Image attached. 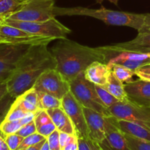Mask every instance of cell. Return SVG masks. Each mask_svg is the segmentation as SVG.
<instances>
[{
  "label": "cell",
  "instance_id": "6da1fadb",
  "mask_svg": "<svg viewBox=\"0 0 150 150\" xmlns=\"http://www.w3.org/2000/svg\"><path fill=\"white\" fill-rule=\"evenodd\" d=\"M57 61L48 49V43L33 44L6 81L7 92L16 99L33 87L44 71L57 68Z\"/></svg>",
  "mask_w": 150,
  "mask_h": 150
},
{
  "label": "cell",
  "instance_id": "7a4b0ae2",
  "mask_svg": "<svg viewBox=\"0 0 150 150\" xmlns=\"http://www.w3.org/2000/svg\"><path fill=\"white\" fill-rule=\"evenodd\" d=\"M51 52L57 61V69L69 81L94 62L106 64V54L100 47L91 48L67 38L60 39Z\"/></svg>",
  "mask_w": 150,
  "mask_h": 150
},
{
  "label": "cell",
  "instance_id": "3957f363",
  "mask_svg": "<svg viewBox=\"0 0 150 150\" xmlns=\"http://www.w3.org/2000/svg\"><path fill=\"white\" fill-rule=\"evenodd\" d=\"M55 16H88L102 21L112 26H124L139 31L143 25L145 14L127 13L109 10L102 7L100 9H90L83 7H54Z\"/></svg>",
  "mask_w": 150,
  "mask_h": 150
},
{
  "label": "cell",
  "instance_id": "277c9868",
  "mask_svg": "<svg viewBox=\"0 0 150 150\" xmlns=\"http://www.w3.org/2000/svg\"><path fill=\"white\" fill-rule=\"evenodd\" d=\"M70 92L82 106L94 110L106 117L112 116L97 94L95 84L86 80L83 72L70 81Z\"/></svg>",
  "mask_w": 150,
  "mask_h": 150
},
{
  "label": "cell",
  "instance_id": "5b68a950",
  "mask_svg": "<svg viewBox=\"0 0 150 150\" xmlns=\"http://www.w3.org/2000/svg\"><path fill=\"white\" fill-rule=\"evenodd\" d=\"M3 21L32 35L51 38L54 40L67 38V35L71 32L69 28L60 23L56 18L43 21H20L9 19H5Z\"/></svg>",
  "mask_w": 150,
  "mask_h": 150
},
{
  "label": "cell",
  "instance_id": "8992f818",
  "mask_svg": "<svg viewBox=\"0 0 150 150\" xmlns=\"http://www.w3.org/2000/svg\"><path fill=\"white\" fill-rule=\"evenodd\" d=\"M54 4L55 0H25L21 8L6 19L31 22L49 20L55 18Z\"/></svg>",
  "mask_w": 150,
  "mask_h": 150
},
{
  "label": "cell",
  "instance_id": "52a82bcc",
  "mask_svg": "<svg viewBox=\"0 0 150 150\" xmlns=\"http://www.w3.org/2000/svg\"><path fill=\"white\" fill-rule=\"evenodd\" d=\"M33 43L0 42V81H7Z\"/></svg>",
  "mask_w": 150,
  "mask_h": 150
},
{
  "label": "cell",
  "instance_id": "ba28073f",
  "mask_svg": "<svg viewBox=\"0 0 150 150\" xmlns=\"http://www.w3.org/2000/svg\"><path fill=\"white\" fill-rule=\"evenodd\" d=\"M33 87L38 92L48 94L60 100L70 91V81L57 68L44 71Z\"/></svg>",
  "mask_w": 150,
  "mask_h": 150
},
{
  "label": "cell",
  "instance_id": "9c48e42d",
  "mask_svg": "<svg viewBox=\"0 0 150 150\" xmlns=\"http://www.w3.org/2000/svg\"><path fill=\"white\" fill-rule=\"evenodd\" d=\"M111 115L118 120H126L143 125L150 129V107L127 102L119 101L108 108Z\"/></svg>",
  "mask_w": 150,
  "mask_h": 150
},
{
  "label": "cell",
  "instance_id": "30bf717a",
  "mask_svg": "<svg viewBox=\"0 0 150 150\" xmlns=\"http://www.w3.org/2000/svg\"><path fill=\"white\" fill-rule=\"evenodd\" d=\"M62 108L71 120L77 137H89V129L83 106L72 92H68L62 98Z\"/></svg>",
  "mask_w": 150,
  "mask_h": 150
},
{
  "label": "cell",
  "instance_id": "8fae6325",
  "mask_svg": "<svg viewBox=\"0 0 150 150\" xmlns=\"http://www.w3.org/2000/svg\"><path fill=\"white\" fill-rule=\"evenodd\" d=\"M103 51L106 54V64L110 69L112 68L114 64H118L135 71L139 67L150 63V53H139L135 51L113 53Z\"/></svg>",
  "mask_w": 150,
  "mask_h": 150
},
{
  "label": "cell",
  "instance_id": "7c38bea8",
  "mask_svg": "<svg viewBox=\"0 0 150 150\" xmlns=\"http://www.w3.org/2000/svg\"><path fill=\"white\" fill-rule=\"evenodd\" d=\"M54 38L32 35L19 28L0 22V41L4 42H30L33 44L49 43Z\"/></svg>",
  "mask_w": 150,
  "mask_h": 150
},
{
  "label": "cell",
  "instance_id": "4fadbf2b",
  "mask_svg": "<svg viewBox=\"0 0 150 150\" xmlns=\"http://www.w3.org/2000/svg\"><path fill=\"white\" fill-rule=\"evenodd\" d=\"M83 110L89 129V137L100 144L106 136V117L86 107H83Z\"/></svg>",
  "mask_w": 150,
  "mask_h": 150
},
{
  "label": "cell",
  "instance_id": "5bb4252c",
  "mask_svg": "<svg viewBox=\"0 0 150 150\" xmlns=\"http://www.w3.org/2000/svg\"><path fill=\"white\" fill-rule=\"evenodd\" d=\"M125 89L131 102L150 107V81L139 79L125 83Z\"/></svg>",
  "mask_w": 150,
  "mask_h": 150
},
{
  "label": "cell",
  "instance_id": "9a60e30c",
  "mask_svg": "<svg viewBox=\"0 0 150 150\" xmlns=\"http://www.w3.org/2000/svg\"><path fill=\"white\" fill-rule=\"evenodd\" d=\"M103 51L118 53L122 51H135L142 53L150 49V33H139L134 39L130 41L110 45L101 46Z\"/></svg>",
  "mask_w": 150,
  "mask_h": 150
},
{
  "label": "cell",
  "instance_id": "2e32d148",
  "mask_svg": "<svg viewBox=\"0 0 150 150\" xmlns=\"http://www.w3.org/2000/svg\"><path fill=\"white\" fill-rule=\"evenodd\" d=\"M111 69L107 64L100 61H95L89 64L84 70V76L86 80L94 84L103 86L108 81Z\"/></svg>",
  "mask_w": 150,
  "mask_h": 150
},
{
  "label": "cell",
  "instance_id": "e0dca14e",
  "mask_svg": "<svg viewBox=\"0 0 150 150\" xmlns=\"http://www.w3.org/2000/svg\"><path fill=\"white\" fill-rule=\"evenodd\" d=\"M46 111L52 120L54 124L55 125L56 128L59 131L70 135H76L74 126L70 119L62 108H54Z\"/></svg>",
  "mask_w": 150,
  "mask_h": 150
},
{
  "label": "cell",
  "instance_id": "ac0fdd59",
  "mask_svg": "<svg viewBox=\"0 0 150 150\" xmlns=\"http://www.w3.org/2000/svg\"><path fill=\"white\" fill-rule=\"evenodd\" d=\"M118 127L125 134L150 142V129L148 127L126 120H118Z\"/></svg>",
  "mask_w": 150,
  "mask_h": 150
},
{
  "label": "cell",
  "instance_id": "d6986e66",
  "mask_svg": "<svg viewBox=\"0 0 150 150\" xmlns=\"http://www.w3.org/2000/svg\"><path fill=\"white\" fill-rule=\"evenodd\" d=\"M34 122L36 126L37 133L47 138L53 133L56 128L55 125L53 122L46 110H39L35 114Z\"/></svg>",
  "mask_w": 150,
  "mask_h": 150
},
{
  "label": "cell",
  "instance_id": "ffe728a7",
  "mask_svg": "<svg viewBox=\"0 0 150 150\" xmlns=\"http://www.w3.org/2000/svg\"><path fill=\"white\" fill-rule=\"evenodd\" d=\"M103 87L105 88L120 102H127L130 100L125 89V83L116 77L112 70L108 76V81Z\"/></svg>",
  "mask_w": 150,
  "mask_h": 150
},
{
  "label": "cell",
  "instance_id": "44dd1931",
  "mask_svg": "<svg viewBox=\"0 0 150 150\" xmlns=\"http://www.w3.org/2000/svg\"><path fill=\"white\" fill-rule=\"evenodd\" d=\"M24 2L25 0H0V17L6 19L19 10Z\"/></svg>",
  "mask_w": 150,
  "mask_h": 150
},
{
  "label": "cell",
  "instance_id": "7402d4cb",
  "mask_svg": "<svg viewBox=\"0 0 150 150\" xmlns=\"http://www.w3.org/2000/svg\"><path fill=\"white\" fill-rule=\"evenodd\" d=\"M40 99V109L49 110L62 108V100L53 95L38 92Z\"/></svg>",
  "mask_w": 150,
  "mask_h": 150
},
{
  "label": "cell",
  "instance_id": "603a6c76",
  "mask_svg": "<svg viewBox=\"0 0 150 150\" xmlns=\"http://www.w3.org/2000/svg\"><path fill=\"white\" fill-rule=\"evenodd\" d=\"M113 73L116 76V77L121 81L122 83H130L133 80V77L136 76L134 70L129 69L121 64H115L112 66L111 68Z\"/></svg>",
  "mask_w": 150,
  "mask_h": 150
},
{
  "label": "cell",
  "instance_id": "cb8c5ba5",
  "mask_svg": "<svg viewBox=\"0 0 150 150\" xmlns=\"http://www.w3.org/2000/svg\"><path fill=\"white\" fill-rule=\"evenodd\" d=\"M95 87L98 95L99 96V98H100L102 102L105 104V105L108 108L119 102L118 99H117L114 95H111V93H109V92H108L105 88L103 87V86L95 84Z\"/></svg>",
  "mask_w": 150,
  "mask_h": 150
},
{
  "label": "cell",
  "instance_id": "d4e9b609",
  "mask_svg": "<svg viewBox=\"0 0 150 150\" xmlns=\"http://www.w3.org/2000/svg\"><path fill=\"white\" fill-rule=\"evenodd\" d=\"M125 136L131 150H150V142L136 139L127 134H125Z\"/></svg>",
  "mask_w": 150,
  "mask_h": 150
},
{
  "label": "cell",
  "instance_id": "484cf974",
  "mask_svg": "<svg viewBox=\"0 0 150 150\" xmlns=\"http://www.w3.org/2000/svg\"><path fill=\"white\" fill-rule=\"evenodd\" d=\"M15 100L16 99L14 98H13L10 94L7 93L0 100V126L5 120L7 113Z\"/></svg>",
  "mask_w": 150,
  "mask_h": 150
},
{
  "label": "cell",
  "instance_id": "4316f807",
  "mask_svg": "<svg viewBox=\"0 0 150 150\" xmlns=\"http://www.w3.org/2000/svg\"><path fill=\"white\" fill-rule=\"evenodd\" d=\"M21 127L22 124L20 120L4 121L0 126V131L4 136H7V135L16 133Z\"/></svg>",
  "mask_w": 150,
  "mask_h": 150
},
{
  "label": "cell",
  "instance_id": "83f0119b",
  "mask_svg": "<svg viewBox=\"0 0 150 150\" xmlns=\"http://www.w3.org/2000/svg\"><path fill=\"white\" fill-rule=\"evenodd\" d=\"M78 150H102L100 146L89 137H78Z\"/></svg>",
  "mask_w": 150,
  "mask_h": 150
},
{
  "label": "cell",
  "instance_id": "f1b7e54d",
  "mask_svg": "<svg viewBox=\"0 0 150 150\" xmlns=\"http://www.w3.org/2000/svg\"><path fill=\"white\" fill-rule=\"evenodd\" d=\"M15 101V100H14ZM29 113L26 112V111H23V109L18 106L17 105L14 103L12 104L11 107H10V110H9L8 113L7 114L4 121H14V120H20L23 119V117L28 115Z\"/></svg>",
  "mask_w": 150,
  "mask_h": 150
},
{
  "label": "cell",
  "instance_id": "f546056e",
  "mask_svg": "<svg viewBox=\"0 0 150 150\" xmlns=\"http://www.w3.org/2000/svg\"><path fill=\"white\" fill-rule=\"evenodd\" d=\"M45 139H46V138L42 136V135L39 134L38 133H35L34 134H32L30 136L23 138V141H22V142L21 143L20 146H18L17 150H22L23 149H26V148L29 147L31 146H33V145L45 140Z\"/></svg>",
  "mask_w": 150,
  "mask_h": 150
},
{
  "label": "cell",
  "instance_id": "4dcf8cb0",
  "mask_svg": "<svg viewBox=\"0 0 150 150\" xmlns=\"http://www.w3.org/2000/svg\"><path fill=\"white\" fill-rule=\"evenodd\" d=\"M14 103L16 105H17L18 106L20 107L21 109H23V111H26V112L29 113H35L38 112L40 109L39 107H38L37 105H34L32 103H30L29 101L26 100V99H24L23 98H22L21 96L18 97L17 98H16L14 101Z\"/></svg>",
  "mask_w": 150,
  "mask_h": 150
},
{
  "label": "cell",
  "instance_id": "1f68e13d",
  "mask_svg": "<svg viewBox=\"0 0 150 150\" xmlns=\"http://www.w3.org/2000/svg\"><path fill=\"white\" fill-rule=\"evenodd\" d=\"M4 139H5L6 143L10 150H17L23 141V137L16 134V133H13V134L7 135L4 136Z\"/></svg>",
  "mask_w": 150,
  "mask_h": 150
},
{
  "label": "cell",
  "instance_id": "d6a6232c",
  "mask_svg": "<svg viewBox=\"0 0 150 150\" xmlns=\"http://www.w3.org/2000/svg\"><path fill=\"white\" fill-rule=\"evenodd\" d=\"M59 133L60 132L57 129L46 138L50 150H61Z\"/></svg>",
  "mask_w": 150,
  "mask_h": 150
},
{
  "label": "cell",
  "instance_id": "836d02e7",
  "mask_svg": "<svg viewBox=\"0 0 150 150\" xmlns=\"http://www.w3.org/2000/svg\"><path fill=\"white\" fill-rule=\"evenodd\" d=\"M35 133H37V129L36 126H35V123L33 120V121L30 122L28 123V124L24 125L22 126V127L19 129L18 131L16 133V134L25 138L26 137V136H29Z\"/></svg>",
  "mask_w": 150,
  "mask_h": 150
},
{
  "label": "cell",
  "instance_id": "e575fe53",
  "mask_svg": "<svg viewBox=\"0 0 150 150\" xmlns=\"http://www.w3.org/2000/svg\"><path fill=\"white\" fill-rule=\"evenodd\" d=\"M138 32L139 33H150V13L145 14L143 25Z\"/></svg>",
  "mask_w": 150,
  "mask_h": 150
},
{
  "label": "cell",
  "instance_id": "d590c367",
  "mask_svg": "<svg viewBox=\"0 0 150 150\" xmlns=\"http://www.w3.org/2000/svg\"><path fill=\"white\" fill-rule=\"evenodd\" d=\"M61 150H78V137L76 136L70 143L64 146Z\"/></svg>",
  "mask_w": 150,
  "mask_h": 150
},
{
  "label": "cell",
  "instance_id": "8d00e7d4",
  "mask_svg": "<svg viewBox=\"0 0 150 150\" xmlns=\"http://www.w3.org/2000/svg\"><path fill=\"white\" fill-rule=\"evenodd\" d=\"M8 93L7 87V82L6 81H0V100Z\"/></svg>",
  "mask_w": 150,
  "mask_h": 150
},
{
  "label": "cell",
  "instance_id": "74e56055",
  "mask_svg": "<svg viewBox=\"0 0 150 150\" xmlns=\"http://www.w3.org/2000/svg\"><path fill=\"white\" fill-rule=\"evenodd\" d=\"M4 135L0 131V150H10L4 139Z\"/></svg>",
  "mask_w": 150,
  "mask_h": 150
},
{
  "label": "cell",
  "instance_id": "f35d334b",
  "mask_svg": "<svg viewBox=\"0 0 150 150\" xmlns=\"http://www.w3.org/2000/svg\"><path fill=\"white\" fill-rule=\"evenodd\" d=\"M45 141H46V139H45V140L39 142V143L33 145V146H29V147H27V148H26V149H23L22 150H40L41 148H42V145H43L44 143L45 142Z\"/></svg>",
  "mask_w": 150,
  "mask_h": 150
},
{
  "label": "cell",
  "instance_id": "ab89813d",
  "mask_svg": "<svg viewBox=\"0 0 150 150\" xmlns=\"http://www.w3.org/2000/svg\"><path fill=\"white\" fill-rule=\"evenodd\" d=\"M137 71H140L142 72V73H149L150 74V63L149 64H145V65L142 66V67H139V69H137ZM136 71V70H135Z\"/></svg>",
  "mask_w": 150,
  "mask_h": 150
},
{
  "label": "cell",
  "instance_id": "60d3db41",
  "mask_svg": "<svg viewBox=\"0 0 150 150\" xmlns=\"http://www.w3.org/2000/svg\"><path fill=\"white\" fill-rule=\"evenodd\" d=\"M40 150H50L49 145H48V142H47V139H46V141H45V143H44V144L42 145V148H41Z\"/></svg>",
  "mask_w": 150,
  "mask_h": 150
},
{
  "label": "cell",
  "instance_id": "b9f144b4",
  "mask_svg": "<svg viewBox=\"0 0 150 150\" xmlns=\"http://www.w3.org/2000/svg\"><path fill=\"white\" fill-rule=\"evenodd\" d=\"M103 1H105V0H97V2L100 3V4H101V3H102ZM108 1H111V2H112V3H114V4H116V5H117V4H118V0H108Z\"/></svg>",
  "mask_w": 150,
  "mask_h": 150
},
{
  "label": "cell",
  "instance_id": "7bdbcfd3",
  "mask_svg": "<svg viewBox=\"0 0 150 150\" xmlns=\"http://www.w3.org/2000/svg\"><path fill=\"white\" fill-rule=\"evenodd\" d=\"M142 53H150V49H149V50H146V51H143V52H142Z\"/></svg>",
  "mask_w": 150,
  "mask_h": 150
},
{
  "label": "cell",
  "instance_id": "ee69618b",
  "mask_svg": "<svg viewBox=\"0 0 150 150\" xmlns=\"http://www.w3.org/2000/svg\"><path fill=\"white\" fill-rule=\"evenodd\" d=\"M4 21V20H3V18H1V17H0V21Z\"/></svg>",
  "mask_w": 150,
  "mask_h": 150
},
{
  "label": "cell",
  "instance_id": "f6af8a7d",
  "mask_svg": "<svg viewBox=\"0 0 150 150\" xmlns=\"http://www.w3.org/2000/svg\"><path fill=\"white\" fill-rule=\"evenodd\" d=\"M0 42H1V41H0Z\"/></svg>",
  "mask_w": 150,
  "mask_h": 150
},
{
  "label": "cell",
  "instance_id": "bcb514c9",
  "mask_svg": "<svg viewBox=\"0 0 150 150\" xmlns=\"http://www.w3.org/2000/svg\"><path fill=\"white\" fill-rule=\"evenodd\" d=\"M0 22H1V21H0Z\"/></svg>",
  "mask_w": 150,
  "mask_h": 150
}]
</instances>
